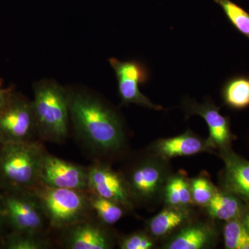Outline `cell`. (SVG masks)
Here are the masks:
<instances>
[{"label": "cell", "mask_w": 249, "mask_h": 249, "mask_svg": "<svg viewBox=\"0 0 249 249\" xmlns=\"http://www.w3.org/2000/svg\"><path fill=\"white\" fill-rule=\"evenodd\" d=\"M67 89L70 124L83 150L93 160L101 161L122 152L127 135L119 113L88 90L71 87Z\"/></svg>", "instance_id": "1"}, {"label": "cell", "mask_w": 249, "mask_h": 249, "mask_svg": "<svg viewBox=\"0 0 249 249\" xmlns=\"http://www.w3.org/2000/svg\"><path fill=\"white\" fill-rule=\"evenodd\" d=\"M34 93L32 103L38 139L42 142H65L70 125L66 87L53 80H41L34 85Z\"/></svg>", "instance_id": "2"}, {"label": "cell", "mask_w": 249, "mask_h": 249, "mask_svg": "<svg viewBox=\"0 0 249 249\" xmlns=\"http://www.w3.org/2000/svg\"><path fill=\"white\" fill-rule=\"evenodd\" d=\"M47 151L42 141L1 144L0 188L34 189Z\"/></svg>", "instance_id": "3"}, {"label": "cell", "mask_w": 249, "mask_h": 249, "mask_svg": "<svg viewBox=\"0 0 249 249\" xmlns=\"http://www.w3.org/2000/svg\"><path fill=\"white\" fill-rule=\"evenodd\" d=\"M49 228L61 231L93 214L88 191L55 188L38 183L34 188Z\"/></svg>", "instance_id": "4"}, {"label": "cell", "mask_w": 249, "mask_h": 249, "mask_svg": "<svg viewBox=\"0 0 249 249\" xmlns=\"http://www.w3.org/2000/svg\"><path fill=\"white\" fill-rule=\"evenodd\" d=\"M0 207L11 231L49 232L48 221L34 190L0 188Z\"/></svg>", "instance_id": "5"}, {"label": "cell", "mask_w": 249, "mask_h": 249, "mask_svg": "<svg viewBox=\"0 0 249 249\" xmlns=\"http://www.w3.org/2000/svg\"><path fill=\"white\" fill-rule=\"evenodd\" d=\"M165 160L146 157L134 162L124 175L134 206L155 201L163 189L168 178Z\"/></svg>", "instance_id": "6"}, {"label": "cell", "mask_w": 249, "mask_h": 249, "mask_svg": "<svg viewBox=\"0 0 249 249\" xmlns=\"http://www.w3.org/2000/svg\"><path fill=\"white\" fill-rule=\"evenodd\" d=\"M37 139L32 101L14 91L0 109V142H24Z\"/></svg>", "instance_id": "7"}, {"label": "cell", "mask_w": 249, "mask_h": 249, "mask_svg": "<svg viewBox=\"0 0 249 249\" xmlns=\"http://www.w3.org/2000/svg\"><path fill=\"white\" fill-rule=\"evenodd\" d=\"M59 242L67 249H110L116 236L94 213L60 231Z\"/></svg>", "instance_id": "8"}, {"label": "cell", "mask_w": 249, "mask_h": 249, "mask_svg": "<svg viewBox=\"0 0 249 249\" xmlns=\"http://www.w3.org/2000/svg\"><path fill=\"white\" fill-rule=\"evenodd\" d=\"M109 62L115 71L119 94L123 105L135 104L155 110L163 109L161 106L152 103L139 89V85L147 83L150 76L143 64L135 60L121 61L114 58L109 59Z\"/></svg>", "instance_id": "9"}, {"label": "cell", "mask_w": 249, "mask_h": 249, "mask_svg": "<svg viewBox=\"0 0 249 249\" xmlns=\"http://www.w3.org/2000/svg\"><path fill=\"white\" fill-rule=\"evenodd\" d=\"M88 191L119 203L127 211L134 208L124 175L115 171L106 161L93 160L88 167Z\"/></svg>", "instance_id": "10"}, {"label": "cell", "mask_w": 249, "mask_h": 249, "mask_svg": "<svg viewBox=\"0 0 249 249\" xmlns=\"http://www.w3.org/2000/svg\"><path fill=\"white\" fill-rule=\"evenodd\" d=\"M39 183L55 188L88 191V168L47 152L42 160Z\"/></svg>", "instance_id": "11"}, {"label": "cell", "mask_w": 249, "mask_h": 249, "mask_svg": "<svg viewBox=\"0 0 249 249\" xmlns=\"http://www.w3.org/2000/svg\"><path fill=\"white\" fill-rule=\"evenodd\" d=\"M183 103L188 116L197 114L206 121L209 129V138L207 141L211 147L219 148V150L231 148L232 134L230 123L228 118L220 114L219 107L211 101L199 104L187 100Z\"/></svg>", "instance_id": "12"}, {"label": "cell", "mask_w": 249, "mask_h": 249, "mask_svg": "<svg viewBox=\"0 0 249 249\" xmlns=\"http://www.w3.org/2000/svg\"><path fill=\"white\" fill-rule=\"evenodd\" d=\"M220 155L224 163L221 178L223 189L249 204V160L231 148L220 150Z\"/></svg>", "instance_id": "13"}, {"label": "cell", "mask_w": 249, "mask_h": 249, "mask_svg": "<svg viewBox=\"0 0 249 249\" xmlns=\"http://www.w3.org/2000/svg\"><path fill=\"white\" fill-rule=\"evenodd\" d=\"M217 229L207 223L188 224L178 231L164 246L167 249L210 248L217 241Z\"/></svg>", "instance_id": "14"}, {"label": "cell", "mask_w": 249, "mask_h": 249, "mask_svg": "<svg viewBox=\"0 0 249 249\" xmlns=\"http://www.w3.org/2000/svg\"><path fill=\"white\" fill-rule=\"evenodd\" d=\"M211 145L190 131L172 138L160 139L154 145V152L157 157L168 160L178 157L196 155L209 151Z\"/></svg>", "instance_id": "15"}, {"label": "cell", "mask_w": 249, "mask_h": 249, "mask_svg": "<svg viewBox=\"0 0 249 249\" xmlns=\"http://www.w3.org/2000/svg\"><path fill=\"white\" fill-rule=\"evenodd\" d=\"M189 206H166L147 222V232L154 238L166 237L189 224L192 212Z\"/></svg>", "instance_id": "16"}, {"label": "cell", "mask_w": 249, "mask_h": 249, "mask_svg": "<svg viewBox=\"0 0 249 249\" xmlns=\"http://www.w3.org/2000/svg\"><path fill=\"white\" fill-rule=\"evenodd\" d=\"M208 214L213 219L229 222L242 215L249 207V204L226 190L214 192L211 200L206 205Z\"/></svg>", "instance_id": "17"}, {"label": "cell", "mask_w": 249, "mask_h": 249, "mask_svg": "<svg viewBox=\"0 0 249 249\" xmlns=\"http://www.w3.org/2000/svg\"><path fill=\"white\" fill-rule=\"evenodd\" d=\"M1 246L6 249H49L53 244L48 232L11 231L1 237Z\"/></svg>", "instance_id": "18"}, {"label": "cell", "mask_w": 249, "mask_h": 249, "mask_svg": "<svg viewBox=\"0 0 249 249\" xmlns=\"http://www.w3.org/2000/svg\"><path fill=\"white\" fill-rule=\"evenodd\" d=\"M224 102L229 107L242 109L249 106V77L236 76L226 82L222 88Z\"/></svg>", "instance_id": "19"}, {"label": "cell", "mask_w": 249, "mask_h": 249, "mask_svg": "<svg viewBox=\"0 0 249 249\" xmlns=\"http://www.w3.org/2000/svg\"><path fill=\"white\" fill-rule=\"evenodd\" d=\"M166 206H189L192 199L191 182L183 175L169 177L163 192Z\"/></svg>", "instance_id": "20"}, {"label": "cell", "mask_w": 249, "mask_h": 249, "mask_svg": "<svg viewBox=\"0 0 249 249\" xmlns=\"http://www.w3.org/2000/svg\"><path fill=\"white\" fill-rule=\"evenodd\" d=\"M93 213L106 225L112 226L124 217L127 209L122 205L88 191Z\"/></svg>", "instance_id": "21"}, {"label": "cell", "mask_w": 249, "mask_h": 249, "mask_svg": "<svg viewBox=\"0 0 249 249\" xmlns=\"http://www.w3.org/2000/svg\"><path fill=\"white\" fill-rule=\"evenodd\" d=\"M222 8L229 22L249 39V14L231 0H214Z\"/></svg>", "instance_id": "22"}, {"label": "cell", "mask_w": 249, "mask_h": 249, "mask_svg": "<svg viewBox=\"0 0 249 249\" xmlns=\"http://www.w3.org/2000/svg\"><path fill=\"white\" fill-rule=\"evenodd\" d=\"M223 235L226 249H249V235L239 218L226 222Z\"/></svg>", "instance_id": "23"}, {"label": "cell", "mask_w": 249, "mask_h": 249, "mask_svg": "<svg viewBox=\"0 0 249 249\" xmlns=\"http://www.w3.org/2000/svg\"><path fill=\"white\" fill-rule=\"evenodd\" d=\"M191 182L192 199L195 204L206 206L213 196L217 188L206 177L193 178Z\"/></svg>", "instance_id": "24"}, {"label": "cell", "mask_w": 249, "mask_h": 249, "mask_svg": "<svg viewBox=\"0 0 249 249\" xmlns=\"http://www.w3.org/2000/svg\"><path fill=\"white\" fill-rule=\"evenodd\" d=\"M121 249H151L155 247V238L148 232H135L119 241Z\"/></svg>", "instance_id": "25"}, {"label": "cell", "mask_w": 249, "mask_h": 249, "mask_svg": "<svg viewBox=\"0 0 249 249\" xmlns=\"http://www.w3.org/2000/svg\"><path fill=\"white\" fill-rule=\"evenodd\" d=\"M13 93H14V90L12 88L3 89L0 88V109L4 107L6 102L9 101Z\"/></svg>", "instance_id": "26"}, {"label": "cell", "mask_w": 249, "mask_h": 249, "mask_svg": "<svg viewBox=\"0 0 249 249\" xmlns=\"http://www.w3.org/2000/svg\"><path fill=\"white\" fill-rule=\"evenodd\" d=\"M242 226L249 235V207L242 215L239 217Z\"/></svg>", "instance_id": "27"}, {"label": "cell", "mask_w": 249, "mask_h": 249, "mask_svg": "<svg viewBox=\"0 0 249 249\" xmlns=\"http://www.w3.org/2000/svg\"><path fill=\"white\" fill-rule=\"evenodd\" d=\"M4 219L2 215V213H1V207H0V240H1V234H2L3 229H4Z\"/></svg>", "instance_id": "28"}, {"label": "cell", "mask_w": 249, "mask_h": 249, "mask_svg": "<svg viewBox=\"0 0 249 249\" xmlns=\"http://www.w3.org/2000/svg\"><path fill=\"white\" fill-rule=\"evenodd\" d=\"M1 87V80L0 79V88Z\"/></svg>", "instance_id": "29"}, {"label": "cell", "mask_w": 249, "mask_h": 249, "mask_svg": "<svg viewBox=\"0 0 249 249\" xmlns=\"http://www.w3.org/2000/svg\"><path fill=\"white\" fill-rule=\"evenodd\" d=\"M1 143L0 142V147H1Z\"/></svg>", "instance_id": "30"}]
</instances>
